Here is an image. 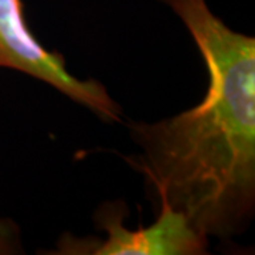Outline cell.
<instances>
[{"instance_id": "cell-1", "label": "cell", "mask_w": 255, "mask_h": 255, "mask_svg": "<svg viewBox=\"0 0 255 255\" xmlns=\"http://www.w3.org/2000/svg\"><path fill=\"white\" fill-rule=\"evenodd\" d=\"M206 64L204 98L159 122L129 124L142 149L129 159L149 191L206 237L231 238L255 213V38L234 31L206 0H160Z\"/></svg>"}, {"instance_id": "cell-2", "label": "cell", "mask_w": 255, "mask_h": 255, "mask_svg": "<svg viewBox=\"0 0 255 255\" xmlns=\"http://www.w3.org/2000/svg\"><path fill=\"white\" fill-rule=\"evenodd\" d=\"M159 214L147 227H127L128 206L124 201H105L97 209L94 221L105 231V238L60 237L57 255H200L207 254L209 238L201 234L189 219L163 201Z\"/></svg>"}, {"instance_id": "cell-3", "label": "cell", "mask_w": 255, "mask_h": 255, "mask_svg": "<svg viewBox=\"0 0 255 255\" xmlns=\"http://www.w3.org/2000/svg\"><path fill=\"white\" fill-rule=\"evenodd\" d=\"M0 68L14 70L61 92L105 122H121L122 110L100 81L70 73L61 53L48 50L28 26L24 0H0Z\"/></svg>"}, {"instance_id": "cell-4", "label": "cell", "mask_w": 255, "mask_h": 255, "mask_svg": "<svg viewBox=\"0 0 255 255\" xmlns=\"http://www.w3.org/2000/svg\"><path fill=\"white\" fill-rule=\"evenodd\" d=\"M21 253L20 231L9 219H0V255Z\"/></svg>"}]
</instances>
